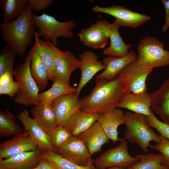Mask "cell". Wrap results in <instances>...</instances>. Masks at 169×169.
<instances>
[{
    "label": "cell",
    "mask_w": 169,
    "mask_h": 169,
    "mask_svg": "<svg viewBox=\"0 0 169 169\" xmlns=\"http://www.w3.org/2000/svg\"><path fill=\"white\" fill-rule=\"evenodd\" d=\"M77 137L84 142L91 156L100 152L102 146L109 142V139L97 121Z\"/></svg>",
    "instance_id": "obj_22"
},
{
    "label": "cell",
    "mask_w": 169,
    "mask_h": 169,
    "mask_svg": "<svg viewBox=\"0 0 169 169\" xmlns=\"http://www.w3.org/2000/svg\"><path fill=\"white\" fill-rule=\"evenodd\" d=\"M125 120V115L123 111L116 108L100 114L97 122L109 140L115 143L122 139L118 138V128L124 124Z\"/></svg>",
    "instance_id": "obj_19"
},
{
    "label": "cell",
    "mask_w": 169,
    "mask_h": 169,
    "mask_svg": "<svg viewBox=\"0 0 169 169\" xmlns=\"http://www.w3.org/2000/svg\"><path fill=\"white\" fill-rule=\"evenodd\" d=\"M17 55L7 45L2 49L0 54V76L6 72H9L14 76L13 66Z\"/></svg>",
    "instance_id": "obj_33"
},
{
    "label": "cell",
    "mask_w": 169,
    "mask_h": 169,
    "mask_svg": "<svg viewBox=\"0 0 169 169\" xmlns=\"http://www.w3.org/2000/svg\"><path fill=\"white\" fill-rule=\"evenodd\" d=\"M123 93L118 76L111 80L97 79L90 94L81 100L83 111L100 114L117 107Z\"/></svg>",
    "instance_id": "obj_1"
},
{
    "label": "cell",
    "mask_w": 169,
    "mask_h": 169,
    "mask_svg": "<svg viewBox=\"0 0 169 169\" xmlns=\"http://www.w3.org/2000/svg\"><path fill=\"white\" fill-rule=\"evenodd\" d=\"M30 112L33 118L48 134L59 125L51 105L34 106Z\"/></svg>",
    "instance_id": "obj_27"
},
{
    "label": "cell",
    "mask_w": 169,
    "mask_h": 169,
    "mask_svg": "<svg viewBox=\"0 0 169 169\" xmlns=\"http://www.w3.org/2000/svg\"><path fill=\"white\" fill-rule=\"evenodd\" d=\"M30 62V57L28 54L24 61L14 69L13 74L18 89L14 101L25 106L40 105L38 99L39 89L31 75Z\"/></svg>",
    "instance_id": "obj_5"
},
{
    "label": "cell",
    "mask_w": 169,
    "mask_h": 169,
    "mask_svg": "<svg viewBox=\"0 0 169 169\" xmlns=\"http://www.w3.org/2000/svg\"><path fill=\"white\" fill-rule=\"evenodd\" d=\"M38 148L29 133L24 130L12 139L0 144V160L9 158L22 152L34 151Z\"/></svg>",
    "instance_id": "obj_13"
},
{
    "label": "cell",
    "mask_w": 169,
    "mask_h": 169,
    "mask_svg": "<svg viewBox=\"0 0 169 169\" xmlns=\"http://www.w3.org/2000/svg\"><path fill=\"white\" fill-rule=\"evenodd\" d=\"M34 38V44L36 45L37 52L47 69L49 80L53 81L55 79L54 70L56 46L50 42L40 39L36 31Z\"/></svg>",
    "instance_id": "obj_26"
},
{
    "label": "cell",
    "mask_w": 169,
    "mask_h": 169,
    "mask_svg": "<svg viewBox=\"0 0 169 169\" xmlns=\"http://www.w3.org/2000/svg\"><path fill=\"white\" fill-rule=\"evenodd\" d=\"M48 134L51 146L55 152L73 136L64 126L59 125Z\"/></svg>",
    "instance_id": "obj_34"
},
{
    "label": "cell",
    "mask_w": 169,
    "mask_h": 169,
    "mask_svg": "<svg viewBox=\"0 0 169 169\" xmlns=\"http://www.w3.org/2000/svg\"><path fill=\"white\" fill-rule=\"evenodd\" d=\"M32 12L28 4L18 18L10 22L0 24L4 42L21 57L31 44L35 36V27L33 22Z\"/></svg>",
    "instance_id": "obj_2"
},
{
    "label": "cell",
    "mask_w": 169,
    "mask_h": 169,
    "mask_svg": "<svg viewBox=\"0 0 169 169\" xmlns=\"http://www.w3.org/2000/svg\"><path fill=\"white\" fill-rule=\"evenodd\" d=\"M28 54L30 57L31 75L38 88L43 90L47 87L49 80L47 69L42 62L34 44Z\"/></svg>",
    "instance_id": "obj_25"
},
{
    "label": "cell",
    "mask_w": 169,
    "mask_h": 169,
    "mask_svg": "<svg viewBox=\"0 0 169 169\" xmlns=\"http://www.w3.org/2000/svg\"><path fill=\"white\" fill-rule=\"evenodd\" d=\"M76 88L68 86L55 79L51 88L48 90L39 93L38 96L39 104L51 105L57 98L65 95L76 92Z\"/></svg>",
    "instance_id": "obj_28"
},
{
    "label": "cell",
    "mask_w": 169,
    "mask_h": 169,
    "mask_svg": "<svg viewBox=\"0 0 169 169\" xmlns=\"http://www.w3.org/2000/svg\"><path fill=\"white\" fill-rule=\"evenodd\" d=\"M15 116L9 110H0V136H16L23 132L21 126L15 121Z\"/></svg>",
    "instance_id": "obj_30"
},
{
    "label": "cell",
    "mask_w": 169,
    "mask_h": 169,
    "mask_svg": "<svg viewBox=\"0 0 169 169\" xmlns=\"http://www.w3.org/2000/svg\"><path fill=\"white\" fill-rule=\"evenodd\" d=\"M80 60H78L73 54L61 50L56 46L54 70L55 79L70 86V75L76 69H80Z\"/></svg>",
    "instance_id": "obj_12"
},
{
    "label": "cell",
    "mask_w": 169,
    "mask_h": 169,
    "mask_svg": "<svg viewBox=\"0 0 169 169\" xmlns=\"http://www.w3.org/2000/svg\"><path fill=\"white\" fill-rule=\"evenodd\" d=\"M109 23L104 19L98 20L90 27L78 33L85 46L95 49H103L108 44L110 30Z\"/></svg>",
    "instance_id": "obj_10"
},
{
    "label": "cell",
    "mask_w": 169,
    "mask_h": 169,
    "mask_svg": "<svg viewBox=\"0 0 169 169\" xmlns=\"http://www.w3.org/2000/svg\"><path fill=\"white\" fill-rule=\"evenodd\" d=\"M24 127L36 144L38 148L42 151L52 150L55 151L50 142L49 134L34 119L31 117L26 110L21 111L17 116Z\"/></svg>",
    "instance_id": "obj_15"
},
{
    "label": "cell",
    "mask_w": 169,
    "mask_h": 169,
    "mask_svg": "<svg viewBox=\"0 0 169 169\" xmlns=\"http://www.w3.org/2000/svg\"><path fill=\"white\" fill-rule=\"evenodd\" d=\"M18 89L16 81H13L5 86L0 87V95H6L12 98L15 96Z\"/></svg>",
    "instance_id": "obj_38"
},
{
    "label": "cell",
    "mask_w": 169,
    "mask_h": 169,
    "mask_svg": "<svg viewBox=\"0 0 169 169\" xmlns=\"http://www.w3.org/2000/svg\"><path fill=\"white\" fill-rule=\"evenodd\" d=\"M14 76L10 73L6 72L0 76V87L5 86L13 82Z\"/></svg>",
    "instance_id": "obj_41"
},
{
    "label": "cell",
    "mask_w": 169,
    "mask_h": 169,
    "mask_svg": "<svg viewBox=\"0 0 169 169\" xmlns=\"http://www.w3.org/2000/svg\"><path fill=\"white\" fill-rule=\"evenodd\" d=\"M54 2L53 0H28V4L32 11L37 12L48 9Z\"/></svg>",
    "instance_id": "obj_37"
},
{
    "label": "cell",
    "mask_w": 169,
    "mask_h": 169,
    "mask_svg": "<svg viewBox=\"0 0 169 169\" xmlns=\"http://www.w3.org/2000/svg\"><path fill=\"white\" fill-rule=\"evenodd\" d=\"M110 30V46L105 48L103 54L108 56L123 57L126 56L129 52V49L132 47L131 44H126L123 42L119 33L120 27L115 20L112 23H109Z\"/></svg>",
    "instance_id": "obj_24"
},
{
    "label": "cell",
    "mask_w": 169,
    "mask_h": 169,
    "mask_svg": "<svg viewBox=\"0 0 169 169\" xmlns=\"http://www.w3.org/2000/svg\"><path fill=\"white\" fill-rule=\"evenodd\" d=\"M150 147L161 153L163 156L162 163L169 168V140L162 137L160 142Z\"/></svg>",
    "instance_id": "obj_36"
},
{
    "label": "cell",
    "mask_w": 169,
    "mask_h": 169,
    "mask_svg": "<svg viewBox=\"0 0 169 169\" xmlns=\"http://www.w3.org/2000/svg\"><path fill=\"white\" fill-rule=\"evenodd\" d=\"M136 156L139 161L127 169H169L162 163L163 156L161 154H140Z\"/></svg>",
    "instance_id": "obj_31"
},
{
    "label": "cell",
    "mask_w": 169,
    "mask_h": 169,
    "mask_svg": "<svg viewBox=\"0 0 169 169\" xmlns=\"http://www.w3.org/2000/svg\"><path fill=\"white\" fill-rule=\"evenodd\" d=\"M122 138L118 146L106 151L94 160L96 168L105 169L118 166L128 168L138 161L137 157H132L129 154L128 142Z\"/></svg>",
    "instance_id": "obj_7"
},
{
    "label": "cell",
    "mask_w": 169,
    "mask_h": 169,
    "mask_svg": "<svg viewBox=\"0 0 169 169\" xmlns=\"http://www.w3.org/2000/svg\"><path fill=\"white\" fill-rule=\"evenodd\" d=\"M67 160L76 164L86 166L93 160L86 146L78 137L72 136L56 152Z\"/></svg>",
    "instance_id": "obj_11"
},
{
    "label": "cell",
    "mask_w": 169,
    "mask_h": 169,
    "mask_svg": "<svg viewBox=\"0 0 169 169\" xmlns=\"http://www.w3.org/2000/svg\"><path fill=\"white\" fill-rule=\"evenodd\" d=\"M32 18L35 27L38 29V36L43 37L45 41L55 46L58 44V38H69L74 36L72 30L76 24L73 20L60 22L53 16L44 13L39 16L32 13Z\"/></svg>",
    "instance_id": "obj_6"
},
{
    "label": "cell",
    "mask_w": 169,
    "mask_h": 169,
    "mask_svg": "<svg viewBox=\"0 0 169 169\" xmlns=\"http://www.w3.org/2000/svg\"><path fill=\"white\" fill-rule=\"evenodd\" d=\"M166 12L165 21L162 28V31L164 33L169 28V0H162Z\"/></svg>",
    "instance_id": "obj_40"
},
{
    "label": "cell",
    "mask_w": 169,
    "mask_h": 169,
    "mask_svg": "<svg viewBox=\"0 0 169 169\" xmlns=\"http://www.w3.org/2000/svg\"><path fill=\"white\" fill-rule=\"evenodd\" d=\"M42 152L38 148L0 160V169H33L42 158Z\"/></svg>",
    "instance_id": "obj_18"
},
{
    "label": "cell",
    "mask_w": 169,
    "mask_h": 169,
    "mask_svg": "<svg viewBox=\"0 0 169 169\" xmlns=\"http://www.w3.org/2000/svg\"><path fill=\"white\" fill-rule=\"evenodd\" d=\"M92 9L95 12L102 13L114 17L120 26L135 28L150 19L149 16L133 12L120 6L113 5L105 7L96 5Z\"/></svg>",
    "instance_id": "obj_9"
},
{
    "label": "cell",
    "mask_w": 169,
    "mask_h": 169,
    "mask_svg": "<svg viewBox=\"0 0 169 169\" xmlns=\"http://www.w3.org/2000/svg\"><path fill=\"white\" fill-rule=\"evenodd\" d=\"M150 94L151 110L162 122L169 124V79L165 80L158 90Z\"/></svg>",
    "instance_id": "obj_21"
},
{
    "label": "cell",
    "mask_w": 169,
    "mask_h": 169,
    "mask_svg": "<svg viewBox=\"0 0 169 169\" xmlns=\"http://www.w3.org/2000/svg\"><path fill=\"white\" fill-rule=\"evenodd\" d=\"M137 55L133 50H130L128 54L124 57H105L102 62L106 68L102 72L96 76V78L108 80H113L126 66L137 60Z\"/></svg>",
    "instance_id": "obj_20"
},
{
    "label": "cell",
    "mask_w": 169,
    "mask_h": 169,
    "mask_svg": "<svg viewBox=\"0 0 169 169\" xmlns=\"http://www.w3.org/2000/svg\"><path fill=\"white\" fill-rule=\"evenodd\" d=\"M125 115L124 124L126 125L125 139L131 143L137 144L147 154L150 146V142L153 141L158 143L162 137L149 126L145 115L129 111L125 112Z\"/></svg>",
    "instance_id": "obj_3"
},
{
    "label": "cell",
    "mask_w": 169,
    "mask_h": 169,
    "mask_svg": "<svg viewBox=\"0 0 169 169\" xmlns=\"http://www.w3.org/2000/svg\"><path fill=\"white\" fill-rule=\"evenodd\" d=\"M51 105L59 125L64 126L69 117L81 109V101L74 92L57 98Z\"/></svg>",
    "instance_id": "obj_14"
},
{
    "label": "cell",
    "mask_w": 169,
    "mask_h": 169,
    "mask_svg": "<svg viewBox=\"0 0 169 169\" xmlns=\"http://www.w3.org/2000/svg\"><path fill=\"white\" fill-rule=\"evenodd\" d=\"M42 158L50 161L59 169H95V168L93 163L86 166L76 164L51 150L43 151Z\"/></svg>",
    "instance_id": "obj_32"
},
{
    "label": "cell",
    "mask_w": 169,
    "mask_h": 169,
    "mask_svg": "<svg viewBox=\"0 0 169 169\" xmlns=\"http://www.w3.org/2000/svg\"><path fill=\"white\" fill-rule=\"evenodd\" d=\"M33 169H59L53 163L49 160L43 158L37 165Z\"/></svg>",
    "instance_id": "obj_39"
},
{
    "label": "cell",
    "mask_w": 169,
    "mask_h": 169,
    "mask_svg": "<svg viewBox=\"0 0 169 169\" xmlns=\"http://www.w3.org/2000/svg\"><path fill=\"white\" fill-rule=\"evenodd\" d=\"M127 168L125 167L118 166H113L108 167L105 169H127ZM95 169H100L95 168Z\"/></svg>",
    "instance_id": "obj_42"
},
{
    "label": "cell",
    "mask_w": 169,
    "mask_h": 169,
    "mask_svg": "<svg viewBox=\"0 0 169 169\" xmlns=\"http://www.w3.org/2000/svg\"><path fill=\"white\" fill-rule=\"evenodd\" d=\"M151 98L147 92L140 93H123L117 107L126 109L146 116L151 115Z\"/></svg>",
    "instance_id": "obj_17"
},
{
    "label": "cell",
    "mask_w": 169,
    "mask_h": 169,
    "mask_svg": "<svg viewBox=\"0 0 169 169\" xmlns=\"http://www.w3.org/2000/svg\"><path fill=\"white\" fill-rule=\"evenodd\" d=\"M99 115L80 109L69 117L64 126L73 136L77 137L97 121Z\"/></svg>",
    "instance_id": "obj_23"
},
{
    "label": "cell",
    "mask_w": 169,
    "mask_h": 169,
    "mask_svg": "<svg viewBox=\"0 0 169 169\" xmlns=\"http://www.w3.org/2000/svg\"><path fill=\"white\" fill-rule=\"evenodd\" d=\"M136 61L126 66L118 75L122 84L123 93H140L147 92L146 80L153 69L140 67L136 64Z\"/></svg>",
    "instance_id": "obj_8"
},
{
    "label": "cell",
    "mask_w": 169,
    "mask_h": 169,
    "mask_svg": "<svg viewBox=\"0 0 169 169\" xmlns=\"http://www.w3.org/2000/svg\"><path fill=\"white\" fill-rule=\"evenodd\" d=\"M136 64L147 69L169 65V51L156 38L146 36L141 39L137 47Z\"/></svg>",
    "instance_id": "obj_4"
},
{
    "label": "cell",
    "mask_w": 169,
    "mask_h": 169,
    "mask_svg": "<svg viewBox=\"0 0 169 169\" xmlns=\"http://www.w3.org/2000/svg\"><path fill=\"white\" fill-rule=\"evenodd\" d=\"M147 123L151 127L155 128L161 136L169 140V124L158 119L153 112L149 116H145Z\"/></svg>",
    "instance_id": "obj_35"
},
{
    "label": "cell",
    "mask_w": 169,
    "mask_h": 169,
    "mask_svg": "<svg viewBox=\"0 0 169 169\" xmlns=\"http://www.w3.org/2000/svg\"><path fill=\"white\" fill-rule=\"evenodd\" d=\"M81 61L79 69L81 76L78 85L76 88V94L79 96L84 86L87 84L97 73L105 69V66L98 59L97 54L91 50L85 51L79 55Z\"/></svg>",
    "instance_id": "obj_16"
},
{
    "label": "cell",
    "mask_w": 169,
    "mask_h": 169,
    "mask_svg": "<svg viewBox=\"0 0 169 169\" xmlns=\"http://www.w3.org/2000/svg\"><path fill=\"white\" fill-rule=\"evenodd\" d=\"M3 11L4 23L17 19L23 13L28 5L27 0H0Z\"/></svg>",
    "instance_id": "obj_29"
}]
</instances>
